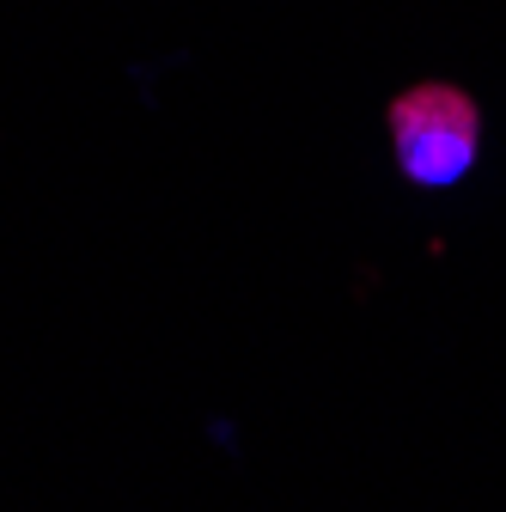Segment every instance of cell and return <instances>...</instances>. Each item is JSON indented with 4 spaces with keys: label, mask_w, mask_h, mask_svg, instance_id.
Returning a JSON list of instances; mask_svg holds the SVG:
<instances>
[{
    "label": "cell",
    "mask_w": 506,
    "mask_h": 512,
    "mask_svg": "<svg viewBox=\"0 0 506 512\" xmlns=\"http://www.w3.org/2000/svg\"><path fill=\"white\" fill-rule=\"evenodd\" d=\"M391 147L409 183L452 189L482 153V116L458 86H439V80L409 86L391 104Z\"/></svg>",
    "instance_id": "obj_1"
}]
</instances>
